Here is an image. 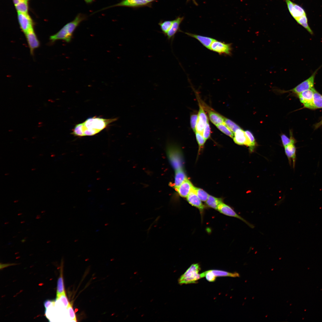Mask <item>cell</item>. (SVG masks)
I'll list each match as a JSON object with an SVG mask.
<instances>
[{
	"instance_id": "cell-1",
	"label": "cell",
	"mask_w": 322,
	"mask_h": 322,
	"mask_svg": "<svg viewBox=\"0 0 322 322\" xmlns=\"http://www.w3.org/2000/svg\"><path fill=\"white\" fill-rule=\"evenodd\" d=\"M117 118L106 119L96 116L89 118L84 122L76 124L72 134L77 136H91L100 132Z\"/></svg>"
},
{
	"instance_id": "cell-2",
	"label": "cell",
	"mask_w": 322,
	"mask_h": 322,
	"mask_svg": "<svg viewBox=\"0 0 322 322\" xmlns=\"http://www.w3.org/2000/svg\"><path fill=\"white\" fill-rule=\"evenodd\" d=\"M86 18L85 15L79 13L73 21L65 24L57 33L50 36V40L52 42L58 40H62L67 42H70L75 29L80 23L86 20Z\"/></svg>"
},
{
	"instance_id": "cell-3",
	"label": "cell",
	"mask_w": 322,
	"mask_h": 322,
	"mask_svg": "<svg viewBox=\"0 0 322 322\" xmlns=\"http://www.w3.org/2000/svg\"><path fill=\"white\" fill-rule=\"evenodd\" d=\"M200 270L198 264H192L179 278V283L181 285L196 283L201 278L200 274L199 273Z\"/></svg>"
},
{
	"instance_id": "cell-4",
	"label": "cell",
	"mask_w": 322,
	"mask_h": 322,
	"mask_svg": "<svg viewBox=\"0 0 322 322\" xmlns=\"http://www.w3.org/2000/svg\"><path fill=\"white\" fill-rule=\"evenodd\" d=\"M167 151L170 162L175 171L183 169L182 160L179 148L176 146L169 144Z\"/></svg>"
},
{
	"instance_id": "cell-5",
	"label": "cell",
	"mask_w": 322,
	"mask_h": 322,
	"mask_svg": "<svg viewBox=\"0 0 322 322\" xmlns=\"http://www.w3.org/2000/svg\"><path fill=\"white\" fill-rule=\"evenodd\" d=\"M217 210L219 212L224 215L239 219L252 228H253L255 227L253 225L238 215L231 207L223 202L219 205Z\"/></svg>"
},
{
	"instance_id": "cell-6",
	"label": "cell",
	"mask_w": 322,
	"mask_h": 322,
	"mask_svg": "<svg viewBox=\"0 0 322 322\" xmlns=\"http://www.w3.org/2000/svg\"><path fill=\"white\" fill-rule=\"evenodd\" d=\"M232 49L231 43H226L215 39L212 43L209 49L220 55H230Z\"/></svg>"
},
{
	"instance_id": "cell-7",
	"label": "cell",
	"mask_w": 322,
	"mask_h": 322,
	"mask_svg": "<svg viewBox=\"0 0 322 322\" xmlns=\"http://www.w3.org/2000/svg\"><path fill=\"white\" fill-rule=\"evenodd\" d=\"M319 68H320L316 70L309 78L288 91L292 92L298 95L304 91L314 88L315 76Z\"/></svg>"
},
{
	"instance_id": "cell-8",
	"label": "cell",
	"mask_w": 322,
	"mask_h": 322,
	"mask_svg": "<svg viewBox=\"0 0 322 322\" xmlns=\"http://www.w3.org/2000/svg\"><path fill=\"white\" fill-rule=\"evenodd\" d=\"M17 17L20 27L24 34L33 28V21L28 13L17 12Z\"/></svg>"
},
{
	"instance_id": "cell-9",
	"label": "cell",
	"mask_w": 322,
	"mask_h": 322,
	"mask_svg": "<svg viewBox=\"0 0 322 322\" xmlns=\"http://www.w3.org/2000/svg\"><path fill=\"white\" fill-rule=\"evenodd\" d=\"M315 89L304 91L298 95L301 102L304 107L311 109H315L313 102V96Z\"/></svg>"
},
{
	"instance_id": "cell-10",
	"label": "cell",
	"mask_w": 322,
	"mask_h": 322,
	"mask_svg": "<svg viewBox=\"0 0 322 322\" xmlns=\"http://www.w3.org/2000/svg\"><path fill=\"white\" fill-rule=\"evenodd\" d=\"M24 34L30 53L33 55L34 50L39 47L40 42L34 32V28L30 30Z\"/></svg>"
},
{
	"instance_id": "cell-11",
	"label": "cell",
	"mask_w": 322,
	"mask_h": 322,
	"mask_svg": "<svg viewBox=\"0 0 322 322\" xmlns=\"http://www.w3.org/2000/svg\"><path fill=\"white\" fill-rule=\"evenodd\" d=\"M149 4L145 0H123L119 3L106 8L117 6L137 7L148 6Z\"/></svg>"
},
{
	"instance_id": "cell-12",
	"label": "cell",
	"mask_w": 322,
	"mask_h": 322,
	"mask_svg": "<svg viewBox=\"0 0 322 322\" xmlns=\"http://www.w3.org/2000/svg\"><path fill=\"white\" fill-rule=\"evenodd\" d=\"M193 188L186 197L187 201L191 205L197 208L201 214H202L203 213L205 207L198 197Z\"/></svg>"
},
{
	"instance_id": "cell-13",
	"label": "cell",
	"mask_w": 322,
	"mask_h": 322,
	"mask_svg": "<svg viewBox=\"0 0 322 322\" xmlns=\"http://www.w3.org/2000/svg\"><path fill=\"white\" fill-rule=\"evenodd\" d=\"M193 187L191 182L187 178L176 190L181 196L186 198Z\"/></svg>"
},
{
	"instance_id": "cell-14",
	"label": "cell",
	"mask_w": 322,
	"mask_h": 322,
	"mask_svg": "<svg viewBox=\"0 0 322 322\" xmlns=\"http://www.w3.org/2000/svg\"><path fill=\"white\" fill-rule=\"evenodd\" d=\"M202 106L208 112L209 118L213 124L216 126L219 124L224 123L225 117L205 106H204L203 105Z\"/></svg>"
},
{
	"instance_id": "cell-15",
	"label": "cell",
	"mask_w": 322,
	"mask_h": 322,
	"mask_svg": "<svg viewBox=\"0 0 322 322\" xmlns=\"http://www.w3.org/2000/svg\"><path fill=\"white\" fill-rule=\"evenodd\" d=\"M233 139L234 142L238 145L247 146V137L245 131L241 129L237 130L234 132Z\"/></svg>"
},
{
	"instance_id": "cell-16",
	"label": "cell",
	"mask_w": 322,
	"mask_h": 322,
	"mask_svg": "<svg viewBox=\"0 0 322 322\" xmlns=\"http://www.w3.org/2000/svg\"><path fill=\"white\" fill-rule=\"evenodd\" d=\"M183 19V17H178L173 20L171 27L166 35L168 40H172L174 38L175 34L179 30L180 25Z\"/></svg>"
},
{
	"instance_id": "cell-17",
	"label": "cell",
	"mask_w": 322,
	"mask_h": 322,
	"mask_svg": "<svg viewBox=\"0 0 322 322\" xmlns=\"http://www.w3.org/2000/svg\"><path fill=\"white\" fill-rule=\"evenodd\" d=\"M284 150L290 164H291L292 160L293 167L294 168L296 158V148L295 143H291L285 146Z\"/></svg>"
},
{
	"instance_id": "cell-18",
	"label": "cell",
	"mask_w": 322,
	"mask_h": 322,
	"mask_svg": "<svg viewBox=\"0 0 322 322\" xmlns=\"http://www.w3.org/2000/svg\"><path fill=\"white\" fill-rule=\"evenodd\" d=\"M185 33L189 36L196 39L203 45L208 49H210L212 43L215 40L214 39L208 37L193 34L189 32Z\"/></svg>"
},
{
	"instance_id": "cell-19",
	"label": "cell",
	"mask_w": 322,
	"mask_h": 322,
	"mask_svg": "<svg viewBox=\"0 0 322 322\" xmlns=\"http://www.w3.org/2000/svg\"><path fill=\"white\" fill-rule=\"evenodd\" d=\"M17 12L28 13V0H13Z\"/></svg>"
},
{
	"instance_id": "cell-20",
	"label": "cell",
	"mask_w": 322,
	"mask_h": 322,
	"mask_svg": "<svg viewBox=\"0 0 322 322\" xmlns=\"http://www.w3.org/2000/svg\"><path fill=\"white\" fill-rule=\"evenodd\" d=\"M187 178L183 169L176 171L174 186L176 189Z\"/></svg>"
},
{
	"instance_id": "cell-21",
	"label": "cell",
	"mask_w": 322,
	"mask_h": 322,
	"mask_svg": "<svg viewBox=\"0 0 322 322\" xmlns=\"http://www.w3.org/2000/svg\"><path fill=\"white\" fill-rule=\"evenodd\" d=\"M57 284L56 301L59 300L61 296L65 293L64 283L62 269H61L60 275L58 279Z\"/></svg>"
},
{
	"instance_id": "cell-22",
	"label": "cell",
	"mask_w": 322,
	"mask_h": 322,
	"mask_svg": "<svg viewBox=\"0 0 322 322\" xmlns=\"http://www.w3.org/2000/svg\"><path fill=\"white\" fill-rule=\"evenodd\" d=\"M285 1L290 13L296 21L301 16L305 15H303L295 8L294 5V3L291 0H285Z\"/></svg>"
},
{
	"instance_id": "cell-23",
	"label": "cell",
	"mask_w": 322,
	"mask_h": 322,
	"mask_svg": "<svg viewBox=\"0 0 322 322\" xmlns=\"http://www.w3.org/2000/svg\"><path fill=\"white\" fill-rule=\"evenodd\" d=\"M222 202V199L209 195L206 201V203L208 207L217 210L218 206Z\"/></svg>"
},
{
	"instance_id": "cell-24",
	"label": "cell",
	"mask_w": 322,
	"mask_h": 322,
	"mask_svg": "<svg viewBox=\"0 0 322 322\" xmlns=\"http://www.w3.org/2000/svg\"><path fill=\"white\" fill-rule=\"evenodd\" d=\"M212 271L216 277H239V274L237 273H231L228 272L216 270H211Z\"/></svg>"
},
{
	"instance_id": "cell-25",
	"label": "cell",
	"mask_w": 322,
	"mask_h": 322,
	"mask_svg": "<svg viewBox=\"0 0 322 322\" xmlns=\"http://www.w3.org/2000/svg\"><path fill=\"white\" fill-rule=\"evenodd\" d=\"M199 109L198 114V120L206 125L208 122V120L204 109L201 103L199 102Z\"/></svg>"
},
{
	"instance_id": "cell-26",
	"label": "cell",
	"mask_w": 322,
	"mask_h": 322,
	"mask_svg": "<svg viewBox=\"0 0 322 322\" xmlns=\"http://www.w3.org/2000/svg\"><path fill=\"white\" fill-rule=\"evenodd\" d=\"M313 102L315 109L322 108V95L315 89L313 93Z\"/></svg>"
},
{
	"instance_id": "cell-27",
	"label": "cell",
	"mask_w": 322,
	"mask_h": 322,
	"mask_svg": "<svg viewBox=\"0 0 322 322\" xmlns=\"http://www.w3.org/2000/svg\"><path fill=\"white\" fill-rule=\"evenodd\" d=\"M248 140V145L250 151H253L256 145V143L252 133L250 131H245Z\"/></svg>"
},
{
	"instance_id": "cell-28",
	"label": "cell",
	"mask_w": 322,
	"mask_h": 322,
	"mask_svg": "<svg viewBox=\"0 0 322 322\" xmlns=\"http://www.w3.org/2000/svg\"><path fill=\"white\" fill-rule=\"evenodd\" d=\"M173 22V21L167 20L160 22L159 23L162 33L165 36L171 28Z\"/></svg>"
},
{
	"instance_id": "cell-29",
	"label": "cell",
	"mask_w": 322,
	"mask_h": 322,
	"mask_svg": "<svg viewBox=\"0 0 322 322\" xmlns=\"http://www.w3.org/2000/svg\"><path fill=\"white\" fill-rule=\"evenodd\" d=\"M296 21L298 24L304 27L310 34H313V32L308 24V19L306 15L301 16Z\"/></svg>"
},
{
	"instance_id": "cell-30",
	"label": "cell",
	"mask_w": 322,
	"mask_h": 322,
	"mask_svg": "<svg viewBox=\"0 0 322 322\" xmlns=\"http://www.w3.org/2000/svg\"><path fill=\"white\" fill-rule=\"evenodd\" d=\"M193 190L199 199L202 201L206 202L209 195L202 189L194 187Z\"/></svg>"
},
{
	"instance_id": "cell-31",
	"label": "cell",
	"mask_w": 322,
	"mask_h": 322,
	"mask_svg": "<svg viewBox=\"0 0 322 322\" xmlns=\"http://www.w3.org/2000/svg\"><path fill=\"white\" fill-rule=\"evenodd\" d=\"M217 128L224 134L233 138L234 133L224 123L219 124L216 126Z\"/></svg>"
},
{
	"instance_id": "cell-32",
	"label": "cell",
	"mask_w": 322,
	"mask_h": 322,
	"mask_svg": "<svg viewBox=\"0 0 322 322\" xmlns=\"http://www.w3.org/2000/svg\"><path fill=\"white\" fill-rule=\"evenodd\" d=\"M224 123L234 133L238 129H241L236 123L231 120L225 117Z\"/></svg>"
},
{
	"instance_id": "cell-33",
	"label": "cell",
	"mask_w": 322,
	"mask_h": 322,
	"mask_svg": "<svg viewBox=\"0 0 322 322\" xmlns=\"http://www.w3.org/2000/svg\"><path fill=\"white\" fill-rule=\"evenodd\" d=\"M281 138L283 145L284 147L291 143H295L296 142L295 140L291 135L290 138L284 134H282L281 136Z\"/></svg>"
},
{
	"instance_id": "cell-34",
	"label": "cell",
	"mask_w": 322,
	"mask_h": 322,
	"mask_svg": "<svg viewBox=\"0 0 322 322\" xmlns=\"http://www.w3.org/2000/svg\"><path fill=\"white\" fill-rule=\"evenodd\" d=\"M200 275L201 278L205 277L206 279L209 282H214L216 279V277L215 276L211 270L204 272L200 274Z\"/></svg>"
},
{
	"instance_id": "cell-35",
	"label": "cell",
	"mask_w": 322,
	"mask_h": 322,
	"mask_svg": "<svg viewBox=\"0 0 322 322\" xmlns=\"http://www.w3.org/2000/svg\"><path fill=\"white\" fill-rule=\"evenodd\" d=\"M195 133L196 139L199 145V149H200L204 145L206 140L203 137L202 134L201 133L196 131Z\"/></svg>"
},
{
	"instance_id": "cell-36",
	"label": "cell",
	"mask_w": 322,
	"mask_h": 322,
	"mask_svg": "<svg viewBox=\"0 0 322 322\" xmlns=\"http://www.w3.org/2000/svg\"><path fill=\"white\" fill-rule=\"evenodd\" d=\"M198 118V114H193L190 117V124L191 129L195 132L196 131V127Z\"/></svg>"
},
{
	"instance_id": "cell-37",
	"label": "cell",
	"mask_w": 322,
	"mask_h": 322,
	"mask_svg": "<svg viewBox=\"0 0 322 322\" xmlns=\"http://www.w3.org/2000/svg\"><path fill=\"white\" fill-rule=\"evenodd\" d=\"M202 135L206 140L210 137V129L209 122L206 124Z\"/></svg>"
},
{
	"instance_id": "cell-38",
	"label": "cell",
	"mask_w": 322,
	"mask_h": 322,
	"mask_svg": "<svg viewBox=\"0 0 322 322\" xmlns=\"http://www.w3.org/2000/svg\"><path fill=\"white\" fill-rule=\"evenodd\" d=\"M66 309L69 312L70 316L72 320L76 322L77 321L76 316L72 305L70 304Z\"/></svg>"
},
{
	"instance_id": "cell-39",
	"label": "cell",
	"mask_w": 322,
	"mask_h": 322,
	"mask_svg": "<svg viewBox=\"0 0 322 322\" xmlns=\"http://www.w3.org/2000/svg\"><path fill=\"white\" fill-rule=\"evenodd\" d=\"M59 299L66 308L70 304L66 297V293L62 295L60 297Z\"/></svg>"
},
{
	"instance_id": "cell-40",
	"label": "cell",
	"mask_w": 322,
	"mask_h": 322,
	"mask_svg": "<svg viewBox=\"0 0 322 322\" xmlns=\"http://www.w3.org/2000/svg\"><path fill=\"white\" fill-rule=\"evenodd\" d=\"M294 5L295 8L302 13L303 15H306V13L304 9L298 4L294 3Z\"/></svg>"
},
{
	"instance_id": "cell-41",
	"label": "cell",
	"mask_w": 322,
	"mask_h": 322,
	"mask_svg": "<svg viewBox=\"0 0 322 322\" xmlns=\"http://www.w3.org/2000/svg\"><path fill=\"white\" fill-rule=\"evenodd\" d=\"M53 302V301L52 300H45L44 303V305L46 311L47 310L48 308Z\"/></svg>"
},
{
	"instance_id": "cell-42",
	"label": "cell",
	"mask_w": 322,
	"mask_h": 322,
	"mask_svg": "<svg viewBox=\"0 0 322 322\" xmlns=\"http://www.w3.org/2000/svg\"><path fill=\"white\" fill-rule=\"evenodd\" d=\"M321 125H322V119L320 121L317 123L314 126L315 128V129H318L319 127H320Z\"/></svg>"
},
{
	"instance_id": "cell-43",
	"label": "cell",
	"mask_w": 322,
	"mask_h": 322,
	"mask_svg": "<svg viewBox=\"0 0 322 322\" xmlns=\"http://www.w3.org/2000/svg\"><path fill=\"white\" fill-rule=\"evenodd\" d=\"M84 1L87 4H88L92 3L93 1V0H84Z\"/></svg>"
},
{
	"instance_id": "cell-44",
	"label": "cell",
	"mask_w": 322,
	"mask_h": 322,
	"mask_svg": "<svg viewBox=\"0 0 322 322\" xmlns=\"http://www.w3.org/2000/svg\"><path fill=\"white\" fill-rule=\"evenodd\" d=\"M145 0L149 4L150 3H151V2H153V1H155L156 0Z\"/></svg>"
},
{
	"instance_id": "cell-45",
	"label": "cell",
	"mask_w": 322,
	"mask_h": 322,
	"mask_svg": "<svg viewBox=\"0 0 322 322\" xmlns=\"http://www.w3.org/2000/svg\"><path fill=\"white\" fill-rule=\"evenodd\" d=\"M190 0H192V1H193V3H194V4H195V5H197V3H196V1H195V0H187V1H190Z\"/></svg>"
}]
</instances>
